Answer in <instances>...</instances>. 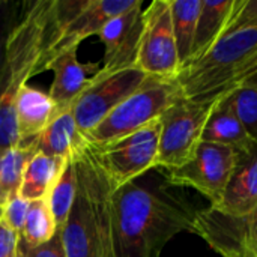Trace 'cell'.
<instances>
[{
	"label": "cell",
	"instance_id": "20",
	"mask_svg": "<svg viewBox=\"0 0 257 257\" xmlns=\"http://www.w3.org/2000/svg\"><path fill=\"white\" fill-rule=\"evenodd\" d=\"M66 161L36 152L24 169L18 194L29 202L45 199Z\"/></svg>",
	"mask_w": 257,
	"mask_h": 257
},
{
	"label": "cell",
	"instance_id": "27",
	"mask_svg": "<svg viewBox=\"0 0 257 257\" xmlns=\"http://www.w3.org/2000/svg\"><path fill=\"white\" fill-rule=\"evenodd\" d=\"M245 29H257V0H233L224 35Z\"/></svg>",
	"mask_w": 257,
	"mask_h": 257
},
{
	"label": "cell",
	"instance_id": "28",
	"mask_svg": "<svg viewBox=\"0 0 257 257\" xmlns=\"http://www.w3.org/2000/svg\"><path fill=\"white\" fill-rule=\"evenodd\" d=\"M29 205H30L29 200H26L20 194H17L2 208V218L18 235H21V232H23L24 221H26V217L29 212Z\"/></svg>",
	"mask_w": 257,
	"mask_h": 257
},
{
	"label": "cell",
	"instance_id": "14",
	"mask_svg": "<svg viewBox=\"0 0 257 257\" xmlns=\"http://www.w3.org/2000/svg\"><path fill=\"white\" fill-rule=\"evenodd\" d=\"M99 69V63H80L77 59V48H66L50 57L39 68L38 74L45 71L53 72L54 77L48 96L62 111L72 108L77 98L83 93V90L89 84L87 74L92 72V75H95Z\"/></svg>",
	"mask_w": 257,
	"mask_h": 257
},
{
	"label": "cell",
	"instance_id": "1",
	"mask_svg": "<svg viewBox=\"0 0 257 257\" xmlns=\"http://www.w3.org/2000/svg\"><path fill=\"white\" fill-rule=\"evenodd\" d=\"M197 211L184 199L130 182L111 193L113 257H158L182 232L194 233Z\"/></svg>",
	"mask_w": 257,
	"mask_h": 257
},
{
	"label": "cell",
	"instance_id": "3",
	"mask_svg": "<svg viewBox=\"0 0 257 257\" xmlns=\"http://www.w3.org/2000/svg\"><path fill=\"white\" fill-rule=\"evenodd\" d=\"M77 199L60 230L66 257H113L111 187L87 143L72 157Z\"/></svg>",
	"mask_w": 257,
	"mask_h": 257
},
{
	"label": "cell",
	"instance_id": "18",
	"mask_svg": "<svg viewBox=\"0 0 257 257\" xmlns=\"http://www.w3.org/2000/svg\"><path fill=\"white\" fill-rule=\"evenodd\" d=\"M200 142L215 143L229 146L233 149H239L247 146L251 140L247 137L230 101V92L218 98L211 113L206 119V123L202 131Z\"/></svg>",
	"mask_w": 257,
	"mask_h": 257
},
{
	"label": "cell",
	"instance_id": "8",
	"mask_svg": "<svg viewBox=\"0 0 257 257\" xmlns=\"http://www.w3.org/2000/svg\"><path fill=\"white\" fill-rule=\"evenodd\" d=\"M148 77L136 66L110 74L98 71L92 75L89 84L72 105V114L81 134L86 137L120 102L136 92Z\"/></svg>",
	"mask_w": 257,
	"mask_h": 257
},
{
	"label": "cell",
	"instance_id": "15",
	"mask_svg": "<svg viewBox=\"0 0 257 257\" xmlns=\"http://www.w3.org/2000/svg\"><path fill=\"white\" fill-rule=\"evenodd\" d=\"M257 203V143L235 149V166L227 188L218 206L212 208L221 214L239 217Z\"/></svg>",
	"mask_w": 257,
	"mask_h": 257
},
{
	"label": "cell",
	"instance_id": "6",
	"mask_svg": "<svg viewBox=\"0 0 257 257\" xmlns=\"http://www.w3.org/2000/svg\"><path fill=\"white\" fill-rule=\"evenodd\" d=\"M214 102H196L181 95L160 116L161 131L155 169L173 170L194 157Z\"/></svg>",
	"mask_w": 257,
	"mask_h": 257
},
{
	"label": "cell",
	"instance_id": "33",
	"mask_svg": "<svg viewBox=\"0 0 257 257\" xmlns=\"http://www.w3.org/2000/svg\"><path fill=\"white\" fill-rule=\"evenodd\" d=\"M0 218H2V208H0Z\"/></svg>",
	"mask_w": 257,
	"mask_h": 257
},
{
	"label": "cell",
	"instance_id": "24",
	"mask_svg": "<svg viewBox=\"0 0 257 257\" xmlns=\"http://www.w3.org/2000/svg\"><path fill=\"white\" fill-rule=\"evenodd\" d=\"M56 221L51 215L45 199L33 200L29 205V212L20 235L21 242L29 248H36L47 244L57 233Z\"/></svg>",
	"mask_w": 257,
	"mask_h": 257
},
{
	"label": "cell",
	"instance_id": "26",
	"mask_svg": "<svg viewBox=\"0 0 257 257\" xmlns=\"http://www.w3.org/2000/svg\"><path fill=\"white\" fill-rule=\"evenodd\" d=\"M29 2L21 0H0V69L3 65L9 38L21 20Z\"/></svg>",
	"mask_w": 257,
	"mask_h": 257
},
{
	"label": "cell",
	"instance_id": "16",
	"mask_svg": "<svg viewBox=\"0 0 257 257\" xmlns=\"http://www.w3.org/2000/svg\"><path fill=\"white\" fill-rule=\"evenodd\" d=\"M60 110L54 101L35 87L24 86L15 101V122L18 146H35L38 137Z\"/></svg>",
	"mask_w": 257,
	"mask_h": 257
},
{
	"label": "cell",
	"instance_id": "31",
	"mask_svg": "<svg viewBox=\"0 0 257 257\" xmlns=\"http://www.w3.org/2000/svg\"><path fill=\"white\" fill-rule=\"evenodd\" d=\"M233 84L235 87L247 86V87L257 89V51H254L253 56H250L244 62V65L239 68Z\"/></svg>",
	"mask_w": 257,
	"mask_h": 257
},
{
	"label": "cell",
	"instance_id": "4",
	"mask_svg": "<svg viewBox=\"0 0 257 257\" xmlns=\"http://www.w3.org/2000/svg\"><path fill=\"white\" fill-rule=\"evenodd\" d=\"M257 51V29L235 30L221 36L199 60L181 68L176 81L185 98L214 102L235 89V77Z\"/></svg>",
	"mask_w": 257,
	"mask_h": 257
},
{
	"label": "cell",
	"instance_id": "12",
	"mask_svg": "<svg viewBox=\"0 0 257 257\" xmlns=\"http://www.w3.org/2000/svg\"><path fill=\"white\" fill-rule=\"evenodd\" d=\"M137 3L139 0H80L74 15L66 23H59V36L47 51L42 65L59 51L66 48H78L80 42L86 38L99 35L108 21L130 11Z\"/></svg>",
	"mask_w": 257,
	"mask_h": 257
},
{
	"label": "cell",
	"instance_id": "21",
	"mask_svg": "<svg viewBox=\"0 0 257 257\" xmlns=\"http://www.w3.org/2000/svg\"><path fill=\"white\" fill-rule=\"evenodd\" d=\"M36 152V145L0 149V208L20 193L24 169Z\"/></svg>",
	"mask_w": 257,
	"mask_h": 257
},
{
	"label": "cell",
	"instance_id": "23",
	"mask_svg": "<svg viewBox=\"0 0 257 257\" xmlns=\"http://www.w3.org/2000/svg\"><path fill=\"white\" fill-rule=\"evenodd\" d=\"M75 199H77V170L71 158L65 163L59 178L56 179V182L53 184V187L50 188L45 197L59 232L66 224L68 217L75 203Z\"/></svg>",
	"mask_w": 257,
	"mask_h": 257
},
{
	"label": "cell",
	"instance_id": "32",
	"mask_svg": "<svg viewBox=\"0 0 257 257\" xmlns=\"http://www.w3.org/2000/svg\"><path fill=\"white\" fill-rule=\"evenodd\" d=\"M15 257H26L24 254V248H23V244H21V241H20V245H18V250H17V254Z\"/></svg>",
	"mask_w": 257,
	"mask_h": 257
},
{
	"label": "cell",
	"instance_id": "7",
	"mask_svg": "<svg viewBox=\"0 0 257 257\" xmlns=\"http://www.w3.org/2000/svg\"><path fill=\"white\" fill-rule=\"evenodd\" d=\"M160 131L161 122L157 119L117 140L104 145L89 143L113 191L155 169Z\"/></svg>",
	"mask_w": 257,
	"mask_h": 257
},
{
	"label": "cell",
	"instance_id": "22",
	"mask_svg": "<svg viewBox=\"0 0 257 257\" xmlns=\"http://www.w3.org/2000/svg\"><path fill=\"white\" fill-rule=\"evenodd\" d=\"M202 0H170L173 33L176 39L181 68L190 59ZM181 71V69H179Z\"/></svg>",
	"mask_w": 257,
	"mask_h": 257
},
{
	"label": "cell",
	"instance_id": "30",
	"mask_svg": "<svg viewBox=\"0 0 257 257\" xmlns=\"http://www.w3.org/2000/svg\"><path fill=\"white\" fill-rule=\"evenodd\" d=\"M20 245V235L0 218V257H15Z\"/></svg>",
	"mask_w": 257,
	"mask_h": 257
},
{
	"label": "cell",
	"instance_id": "19",
	"mask_svg": "<svg viewBox=\"0 0 257 257\" xmlns=\"http://www.w3.org/2000/svg\"><path fill=\"white\" fill-rule=\"evenodd\" d=\"M233 0H202V8L196 26L190 59L185 65L199 60L224 35L226 24L232 12ZM184 68V66H182Z\"/></svg>",
	"mask_w": 257,
	"mask_h": 257
},
{
	"label": "cell",
	"instance_id": "2",
	"mask_svg": "<svg viewBox=\"0 0 257 257\" xmlns=\"http://www.w3.org/2000/svg\"><path fill=\"white\" fill-rule=\"evenodd\" d=\"M59 36L56 0L29 2L15 26L0 69V149L18 146L15 101Z\"/></svg>",
	"mask_w": 257,
	"mask_h": 257
},
{
	"label": "cell",
	"instance_id": "9",
	"mask_svg": "<svg viewBox=\"0 0 257 257\" xmlns=\"http://www.w3.org/2000/svg\"><path fill=\"white\" fill-rule=\"evenodd\" d=\"M136 68L151 77L176 78L181 69L170 0H154L143 11V32Z\"/></svg>",
	"mask_w": 257,
	"mask_h": 257
},
{
	"label": "cell",
	"instance_id": "25",
	"mask_svg": "<svg viewBox=\"0 0 257 257\" xmlns=\"http://www.w3.org/2000/svg\"><path fill=\"white\" fill-rule=\"evenodd\" d=\"M230 101L247 137L257 143V89L235 87L230 90Z\"/></svg>",
	"mask_w": 257,
	"mask_h": 257
},
{
	"label": "cell",
	"instance_id": "17",
	"mask_svg": "<svg viewBox=\"0 0 257 257\" xmlns=\"http://www.w3.org/2000/svg\"><path fill=\"white\" fill-rule=\"evenodd\" d=\"M87 140L77 126L72 108L62 110L50 122L36 140V151L51 158L71 160L78 154Z\"/></svg>",
	"mask_w": 257,
	"mask_h": 257
},
{
	"label": "cell",
	"instance_id": "5",
	"mask_svg": "<svg viewBox=\"0 0 257 257\" xmlns=\"http://www.w3.org/2000/svg\"><path fill=\"white\" fill-rule=\"evenodd\" d=\"M181 95L176 78L149 75L136 92L120 102L84 139L90 145H104L125 137L160 119Z\"/></svg>",
	"mask_w": 257,
	"mask_h": 257
},
{
	"label": "cell",
	"instance_id": "11",
	"mask_svg": "<svg viewBox=\"0 0 257 257\" xmlns=\"http://www.w3.org/2000/svg\"><path fill=\"white\" fill-rule=\"evenodd\" d=\"M194 233L221 257H257V203L239 217L211 206L197 211Z\"/></svg>",
	"mask_w": 257,
	"mask_h": 257
},
{
	"label": "cell",
	"instance_id": "10",
	"mask_svg": "<svg viewBox=\"0 0 257 257\" xmlns=\"http://www.w3.org/2000/svg\"><path fill=\"white\" fill-rule=\"evenodd\" d=\"M235 166V149L200 142L194 157L184 166L164 172L167 184L190 187L209 200V206L220 205Z\"/></svg>",
	"mask_w": 257,
	"mask_h": 257
},
{
	"label": "cell",
	"instance_id": "13",
	"mask_svg": "<svg viewBox=\"0 0 257 257\" xmlns=\"http://www.w3.org/2000/svg\"><path fill=\"white\" fill-rule=\"evenodd\" d=\"M143 2L130 11L108 21L99 32L104 44V57L99 72L110 74L136 66L142 32H143Z\"/></svg>",
	"mask_w": 257,
	"mask_h": 257
},
{
	"label": "cell",
	"instance_id": "29",
	"mask_svg": "<svg viewBox=\"0 0 257 257\" xmlns=\"http://www.w3.org/2000/svg\"><path fill=\"white\" fill-rule=\"evenodd\" d=\"M21 241V239H20ZM23 244V242H21ZM24 248V254L26 257H66L65 250H63V244H62V236L60 232H57L53 239H50L47 244L36 247V248H29L23 244Z\"/></svg>",
	"mask_w": 257,
	"mask_h": 257
}]
</instances>
